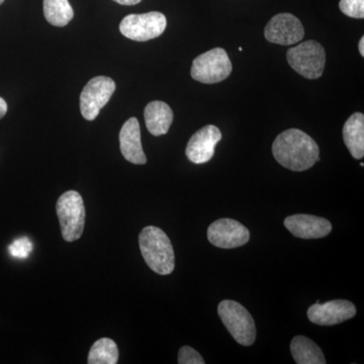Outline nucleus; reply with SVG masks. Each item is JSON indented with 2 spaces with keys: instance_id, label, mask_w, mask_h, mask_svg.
<instances>
[{
  "instance_id": "obj_5",
  "label": "nucleus",
  "mask_w": 364,
  "mask_h": 364,
  "mask_svg": "<svg viewBox=\"0 0 364 364\" xmlns=\"http://www.w3.org/2000/svg\"><path fill=\"white\" fill-rule=\"evenodd\" d=\"M287 62L294 71L306 79H318L323 75L326 64V52L316 41H306L287 50Z\"/></svg>"
},
{
  "instance_id": "obj_4",
  "label": "nucleus",
  "mask_w": 364,
  "mask_h": 364,
  "mask_svg": "<svg viewBox=\"0 0 364 364\" xmlns=\"http://www.w3.org/2000/svg\"><path fill=\"white\" fill-rule=\"evenodd\" d=\"M223 324L231 336L243 346H251L255 342V323L250 313L241 304L225 299L218 306Z\"/></svg>"
},
{
  "instance_id": "obj_2",
  "label": "nucleus",
  "mask_w": 364,
  "mask_h": 364,
  "mask_svg": "<svg viewBox=\"0 0 364 364\" xmlns=\"http://www.w3.org/2000/svg\"><path fill=\"white\" fill-rule=\"evenodd\" d=\"M139 245L144 260L153 272L170 274L176 268V256L171 241L159 228H144L139 236Z\"/></svg>"
},
{
  "instance_id": "obj_9",
  "label": "nucleus",
  "mask_w": 364,
  "mask_h": 364,
  "mask_svg": "<svg viewBox=\"0 0 364 364\" xmlns=\"http://www.w3.org/2000/svg\"><path fill=\"white\" fill-rule=\"evenodd\" d=\"M264 36L265 39L273 44L291 46L304 39L305 28L294 14H279L268 21Z\"/></svg>"
},
{
  "instance_id": "obj_23",
  "label": "nucleus",
  "mask_w": 364,
  "mask_h": 364,
  "mask_svg": "<svg viewBox=\"0 0 364 364\" xmlns=\"http://www.w3.org/2000/svg\"><path fill=\"white\" fill-rule=\"evenodd\" d=\"M122 6H136V4H140L142 0H114Z\"/></svg>"
},
{
  "instance_id": "obj_12",
  "label": "nucleus",
  "mask_w": 364,
  "mask_h": 364,
  "mask_svg": "<svg viewBox=\"0 0 364 364\" xmlns=\"http://www.w3.org/2000/svg\"><path fill=\"white\" fill-rule=\"evenodd\" d=\"M356 315V308L346 299H334L325 304L316 303L308 310V318L314 324L338 325Z\"/></svg>"
},
{
  "instance_id": "obj_19",
  "label": "nucleus",
  "mask_w": 364,
  "mask_h": 364,
  "mask_svg": "<svg viewBox=\"0 0 364 364\" xmlns=\"http://www.w3.org/2000/svg\"><path fill=\"white\" fill-rule=\"evenodd\" d=\"M119 360V349L116 342L109 338L97 340L91 347L87 363L117 364Z\"/></svg>"
},
{
  "instance_id": "obj_25",
  "label": "nucleus",
  "mask_w": 364,
  "mask_h": 364,
  "mask_svg": "<svg viewBox=\"0 0 364 364\" xmlns=\"http://www.w3.org/2000/svg\"><path fill=\"white\" fill-rule=\"evenodd\" d=\"M358 49L361 56L364 57V37H361L360 41H359Z\"/></svg>"
},
{
  "instance_id": "obj_16",
  "label": "nucleus",
  "mask_w": 364,
  "mask_h": 364,
  "mask_svg": "<svg viewBox=\"0 0 364 364\" xmlns=\"http://www.w3.org/2000/svg\"><path fill=\"white\" fill-rule=\"evenodd\" d=\"M345 145L352 157L361 159L364 156V116L361 112L352 114L343 127Z\"/></svg>"
},
{
  "instance_id": "obj_15",
  "label": "nucleus",
  "mask_w": 364,
  "mask_h": 364,
  "mask_svg": "<svg viewBox=\"0 0 364 364\" xmlns=\"http://www.w3.org/2000/svg\"><path fill=\"white\" fill-rule=\"evenodd\" d=\"M144 117L150 134L156 136H162L168 133L173 122V112L168 105L155 100L145 107Z\"/></svg>"
},
{
  "instance_id": "obj_17",
  "label": "nucleus",
  "mask_w": 364,
  "mask_h": 364,
  "mask_svg": "<svg viewBox=\"0 0 364 364\" xmlns=\"http://www.w3.org/2000/svg\"><path fill=\"white\" fill-rule=\"evenodd\" d=\"M291 355L298 364H325L324 354L312 340L305 336H296L291 340Z\"/></svg>"
},
{
  "instance_id": "obj_13",
  "label": "nucleus",
  "mask_w": 364,
  "mask_h": 364,
  "mask_svg": "<svg viewBox=\"0 0 364 364\" xmlns=\"http://www.w3.org/2000/svg\"><path fill=\"white\" fill-rule=\"evenodd\" d=\"M284 226L294 237L301 239H320L332 231L331 223L313 215H293L284 220Z\"/></svg>"
},
{
  "instance_id": "obj_8",
  "label": "nucleus",
  "mask_w": 364,
  "mask_h": 364,
  "mask_svg": "<svg viewBox=\"0 0 364 364\" xmlns=\"http://www.w3.org/2000/svg\"><path fill=\"white\" fill-rule=\"evenodd\" d=\"M116 91V83L107 76L91 79L80 95V112L87 121H93Z\"/></svg>"
},
{
  "instance_id": "obj_10",
  "label": "nucleus",
  "mask_w": 364,
  "mask_h": 364,
  "mask_svg": "<svg viewBox=\"0 0 364 364\" xmlns=\"http://www.w3.org/2000/svg\"><path fill=\"white\" fill-rule=\"evenodd\" d=\"M208 239L218 248L233 249L248 243L250 233L247 228L233 219H220L208 229Z\"/></svg>"
},
{
  "instance_id": "obj_11",
  "label": "nucleus",
  "mask_w": 364,
  "mask_h": 364,
  "mask_svg": "<svg viewBox=\"0 0 364 364\" xmlns=\"http://www.w3.org/2000/svg\"><path fill=\"white\" fill-rule=\"evenodd\" d=\"M221 140L220 129L214 124H208L189 139L186 150V157L195 164H205L214 157L215 146Z\"/></svg>"
},
{
  "instance_id": "obj_22",
  "label": "nucleus",
  "mask_w": 364,
  "mask_h": 364,
  "mask_svg": "<svg viewBox=\"0 0 364 364\" xmlns=\"http://www.w3.org/2000/svg\"><path fill=\"white\" fill-rule=\"evenodd\" d=\"M178 363L179 364H205L202 355L195 350L193 347L183 346L181 347L178 352Z\"/></svg>"
},
{
  "instance_id": "obj_3",
  "label": "nucleus",
  "mask_w": 364,
  "mask_h": 364,
  "mask_svg": "<svg viewBox=\"0 0 364 364\" xmlns=\"http://www.w3.org/2000/svg\"><path fill=\"white\" fill-rule=\"evenodd\" d=\"M56 210L64 240L74 242L80 239L85 225V203L80 193L66 191L57 200Z\"/></svg>"
},
{
  "instance_id": "obj_21",
  "label": "nucleus",
  "mask_w": 364,
  "mask_h": 364,
  "mask_svg": "<svg viewBox=\"0 0 364 364\" xmlns=\"http://www.w3.org/2000/svg\"><path fill=\"white\" fill-rule=\"evenodd\" d=\"M11 256L16 258H26L33 251V243L30 239L23 237V238L16 239L13 242L9 248Z\"/></svg>"
},
{
  "instance_id": "obj_7",
  "label": "nucleus",
  "mask_w": 364,
  "mask_h": 364,
  "mask_svg": "<svg viewBox=\"0 0 364 364\" xmlns=\"http://www.w3.org/2000/svg\"><path fill=\"white\" fill-rule=\"evenodd\" d=\"M167 20L158 11L142 14H129L119 23V31L124 37L136 42L156 39L164 33Z\"/></svg>"
},
{
  "instance_id": "obj_24",
  "label": "nucleus",
  "mask_w": 364,
  "mask_h": 364,
  "mask_svg": "<svg viewBox=\"0 0 364 364\" xmlns=\"http://www.w3.org/2000/svg\"><path fill=\"white\" fill-rule=\"evenodd\" d=\"M7 112V104L6 100L4 98L0 97V119H2L4 116H6Z\"/></svg>"
},
{
  "instance_id": "obj_14",
  "label": "nucleus",
  "mask_w": 364,
  "mask_h": 364,
  "mask_svg": "<svg viewBox=\"0 0 364 364\" xmlns=\"http://www.w3.org/2000/svg\"><path fill=\"white\" fill-rule=\"evenodd\" d=\"M119 147L124 159L136 165H144L147 157L141 143L140 124L136 117H131L119 132Z\"/></svg>"
},
{
  "instance_id": "obj_1",
  "label": "nucleus",
  "mask_w": 364,
  "mask_h": 364,
  "mask_svg": "<svg viewBox=\"0 0 364 364\" xmlns=\"http://www.w3.org/2000/svg\"><path fill=\"white\" fill-rule=\"evenodd\" d=\"M272 154L284 168L305 171L320 160V149L312 136L298 129L282 132L272 144Z\"/></svg>"
},
{
  "instance_id": "obj_6",
  "label": "nucleus",
  "mask_w": 364,
  "mask_h": 364,
  "mask_svg": "<svg viewBox=\"0 0 364 364\" xmlns=\"http://www.w3.org/2000/svg\"><path fill=\"white\" fill-rule=\"evenodd\" d=\"M233 66L227 52L215 48L196 57L191 66V77L205 85L222 82L231 75Z\"/></svg>"
},
{
  "instance_id": "obj_26",
  "label": "nucleus",
  "mask_w": 364,
  "mask_h": 364,
  "mask_svg": "<svg viewBox=\"0 0 364 364\" xmlns=\"http://www.w3.org/2000/svg\"><path fill=\"white\" fill-rule=\"evenodd\" d=\"M4 0H0V4H4Z\"/></svg>"
},
{
  "instance_id": "obj_20",
  "label": "nucleus",
  "mask_w": 364,
  "mask_h": 364,
  "mask_svg": "<svg viewBox=\"0 0 364 364\" xmlns=\"http://www.w3.org/2000/svg\"><path fill=\"white\" fill-rule=\"evenodd\" d=\"M339 9L349 18H364V0H340Z\"/></svg>"
},
{
  "instance_id": "obj_18",
  "label": "nucleus",
  "mask_w": 364,
  "mask_h": 364,
  "mask_svg": "<svg viewBox=\"0 0 364 364\" xmlns=\"http://www.w3.org/2000/svg\"><path fill=\"white\" fill-rule=\"evenodd\" d=\"M44 14L48 23L62 28L70 23L74 11L68 0H44Z\"/></svg>"
}]
</instances>
